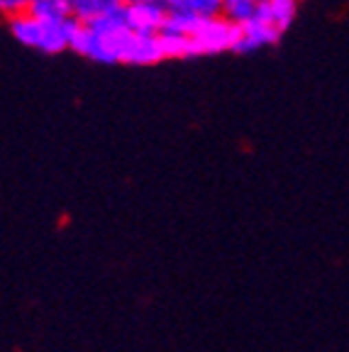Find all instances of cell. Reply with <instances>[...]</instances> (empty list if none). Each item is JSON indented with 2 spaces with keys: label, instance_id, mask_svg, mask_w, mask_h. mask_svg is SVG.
Instances as JSON below:
<instances>
[{
  "label": "cell",
  "instance_id": "9c48e42d",
  "mask_svg": "<svg viewBox=\"0 0 349 352\" xmlns=\"http://www.w3.org/2000/svg\"><path fill=\"white\" fill-rule=\"evenodd\" d=\"M257 15L259 0H223V17L235 28H242L247 22L257 20Z\"/></svg>",
  "mask_w": 349,
  "mask_h": 352
},
{
  "label": "cell",
  "instance_id": "30bf717a",
  "mask_svg": "<svg viewBox=\"0 0 349 352\" xmlns=\"http://www.w3.org/2000/svg\"><path fill=\"white\" fill-rule=\"evenodd\" d=\"M27 12L42 22H64L71 17L64 0H30Z\"/></svg>",
  "mask_w": 349,
  "mask_h": 352
},
{
  "label": "cell",
  "instance_id": "3957f363",
  "mask_svg": "<svg viewBox=\"0 0 349 352\" xmlns=\"http://www.w3.org/2000/svg\"><path fill=\"white\" fill-rule=\"evenodd\" d=\"M164 47L159 34H142V32H130L127 30L120 39V50H117V64H130V66H152L164 61Z\"/></svg>",
  "mask_w": 349,
  "mask_h": 352
},
{
  "label": "cell",
  "instance_id": "8992f818",
  "mask_svg": "<svg viewBox=\"0 0 349 352\" xmlns=\"http://www.w3.org/2000/svg\"><path fill=\"white\" fill-rule=\"evenodd\" d=\"M295 15H298V0H259L257 20L271 25L278 34H284L293 25Z\"/></svg>",
  "mask_w": 349,
  "mask_h": 352
},
{
  "label": "cell",
  "instance_id": "7a4b0ae2",
  "mask_svg": "<svg viewBox=\"0 0 349 352\" xmlns=\"http://www.w3.org/2000/svg\"><path fill=\"white\" fill-rule=\"evenodd\" d=\"M237 37V28L229 25L223 15L210 17V20H201L191 34H188V54L193 56H205V54H223V52H232Z\"/></svg>",
  "mask_w": 349,
  "mask_h": 352
},
{
  "label": "cell",
  "instance_id": "ba28073f",
  "mask_svg": "<svg viewBox=\"0 0 349 352\" xmlns=\"http://www.w3.org/2000/svg\"><path fill=\"white\" fill-rule=\"evenodd\" d=\"M164 6L171 15H188L196 20L223 15V0H164Z\"/></svg>",
  "mask_w": 349,
  "mask_h": 352
},
{
  "label": "cell",
  "instance_id": "6da1fadb",
  "mask_svg": "<svg viewBox=\"0 0 349 352\" xmlns=\"http://www.w3.org/2000/svg\"><path fill=\"white\" fill-rule=\"evenodd\" d=\"M74 22H76L74 17H69L64 22H42L30 15V12H25V15L8 20V25H10L12 37L20 44L39 50L44 54H59V52L69 50Z\"/></svg>",
  "mask_w": 349,
  "mask_h": 352
},
{
  "label": "cell",
  "instance_id": "8fae6325",
  "mask_svg": "<svg viewBox=\"0 0 349 352\" xmlns=\"http://www.w3.org/2000/svg\"><path fill=\"white\" fill-rule=\"evenodd\" d=\"M27 8H30V0H0V17L12 20L17 15H25Z\"/></svg>",
  "mask_w": 349,
  "mask_h": 352
},
{
  "label": "cell",
  "instance_id": "52a82bcc",
  "mask_svg": "<svg viewBox=\"0 0 349 352\" xmlns=\"http://www.w3.org/2000/svg\"><path fill=\"white\" fill-rule=\"evenodd\" d=\"M64 3L69 8V15L81 25H88V22L122 8L120 0H64Z\"/></svg>",
  "mask_w": 349,
  "mask_h": 352
},
{
  "label": "cell",
  "instance_id": "5b68a950",
  "mask_svg": "<svg viewBox=\"0 0 349 352\" xmlns=\"http://www.w3.org/2000/svg\"><path fill=\"white\" fill-rule=\"evenodd\" d=\"M281 39V34L267 25L262 20H251L242 28H237V37H235V47L232 52L237 54H249V52H257V50H264L269 44H276Z\"/></svg>",
  "mask_w": 349,
  "mask_h": 352
},
{
  "label": "cell",
  "instance_id": "277c9868",
  "mask_svg": "<svg viewBox=\"0 0 349 352\" xmlns=\"http://www.w3.org/2000/svg\"><path fill=\"white\" fill-rule=\"evenodd\" d=\"M122 15H125V25L130 32L159 34L169 12H166L164 0H147L137 6H122Z\"/></svg>",
  "mask_w": 349,
  "mask_h": 352
},
{
  "label": "cell",
  "instance_id": "7c38bea8",
  "mask_svg": "<svg viewBox=\"0 0 349 352\" xmlns=\"http://www.w3.org/2000/svg\"><path fill=\"white\" fill-rule=\"evenodd\" d=\"M122 6H137V3H147V0H120Z\"/></svg>",
  "mask_w": 349,
  "mask_h": 352
}]
</instances>
